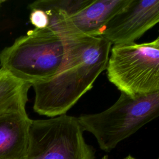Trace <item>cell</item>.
Returning <instances> with one entry per match:
<instances>
[{
	"label": "cell",
	"instance_id": "1",
	"mask_svg": "<svg viewBox=\"0 0 159 159\" xmlns=\"http://www.w3.org/2000/svg\"><path fill=\"white\" fill-rule=\"evenodd\" d=\"M48 27L59 35L65 47L63 64L50 80L33 84L34 110L53 117L65 114L93 86L106 70L112 44L102 36H91L79 30L66 13L45 12Z\"/></svg>",
	"mask_w": 159,
	"mask_h": 159
},
{
	"label": "cell",
	"instance_id": "2",
	"mask_svg": "<svg viewBox=\"0 0 159 159\" xmlns=\"http://www.w3.org/2000/svg\"><path fill=\"white\" fill-rule=\"evenodd\" d=\"M62 38L49 27L28 31L0 52V65L32 86L52 78L65 58Z\"/></svg>",
	"mask_w": 159,
	"mask_h": 159
},
{
	"label": "cell",
	"instance_id": "3",
	"mask_svg": "<svg viewBox=\"0 0 159 159\" xmlns=\"http://www.w3.org/2000/svg\"><path fill=\"white\" fill-rule=\"evenodd\" d=\"M159 116V92L137 96L123 93L109 108L78 119L84 131L92 134L99 148L109 152L144 125Z\"/></svg>",
	"mask_w": 159,
	"mask_h": 159
},
{
	"label": "cell",
	"instance_id": "4",
	"mask_svg": "<svg viewBox=\"0 0 159 159\" xmlns=\"http://www.w3.org/2000/svg\"><path fill=\"white\" fill-rule=\"evenodd\" d=\"M107 76L120 93L130 96L159 92V48L150 42L114 45Z\"/></svg>",
	"mask_w": 159,
	"mask_h": 159
},
{
	"label": "cell",
	"instance_id": "5",
	"mask_svg": "<svg viewBox=\"0 0 159 159\" xmlns=\"http://www.w3.org/2000/svg\"><path fill=\"white\" fill-rule=\"evenodd\" d=\"M84 132L78 117L66 114L31 120L27 159H94Z\"/></svg>",
	"mask_w": 159,
	"mask_h": 159
},
{
	"label": "cell",
	"instance_id": "6",
	"mask_svg": "<svg viewBox=\"0 0 159 159\" xmlns=\"http://www.w3.org/2000/svg\"><path fill=\"white\" fill-rule=\"evenodd\" d=\"M158 22L159 0H130L101 36L114 45L132 43Z\"/></svg>",
	"mask_w": 159,
	"mask_h": 159
},
{
	"label": "cell",
	"instance_id": "7",
	"mask_svg": "<svg viewBox=\"0 0 159 159\" xmlns=\"http://www.w3.org/2000/svg\"><path fill=\"white\" fill-rule=\"evenodd\" d=\"M31 120L26 111L0 115V159H27Z\"/></svg>",
	"mask_w": 159,
	"mask_h": 159
},
{
	"label": "cell",
	"instance_id": "8",
	"mask_svg": "<svg viewBox=\"0 0 159 159\" xmlns=\"http://www.w3.org/2000/svg\"><path fill=\"white\" fill-rule=\"evenodd\" d=\"M130 0H91L77 12L68 16L81 32L91 36H101L107 24L129 4Z\"/></svg>",
	"mask_w": 159,
	"mask_h": 159
},
{
	"label": "cell",
	"instance_id": "9",
	"mask_svg": "<svg viewBox=\"0 0 159 159\" xmlns=\"http://www.w3.org/2000/svg\"><path fill=\"white\" fill-rule=\"evenodd\" d=\"M31 86L0 68V115L26 111L27 94Z\"/></svg>",
	"mask_w": 159,
	"mask_h": 159
},
{
	"label": "cell",
	"instance_id": "10",
	"mask_svg": "<svg viewBox=\"0 0 159 159\" xmlns=\"http://www.w3.org/2000/svg\"><path fill=\"white\" fill-rule=\"evenodd\" d=\"M29 19L31 24L36 29H45L48 27L49 24L48 15L45 12L40 9H31Z\"/></svg>",
	"mask_w": 159,
	"mask_h": 159
},
{
	"label": "cell",
	"instance_id": "11",
	"mask_svg": "<svg viewBox=\"0 0 159 159\" xmlns=\"http://www.w3.org/2000/svg\"><path fill=\"white\" fill-rule=\"evenodd\" d=\"M150 43H151L153 46L155 47L156 48H159V35L157 37V38L155 40H153V42H151Z\"/></svg>",
	"mask_w": 159,
	"mask_h": 159
},
{
	"label": "cell",
	"instance_id": "12",
	"mask_svg": "<svg viewBox=\"0 0 159 159\" xmlns=\"http://www.w3.org/2000/svg\"><path fill=\"white\" fill-rule=\"evenodd\" d=\"M124 159H137V158H134V157H132V156H131V155H128V156L125 157Z\"/></svg>",
	"mask_w": 159,
	"mask_h": 159
},
{
	"label": "cell",
	"instance_id": "13",
	"mask_svg": "<svg viewBox=\"0 0 159 159\" xmlns=\"http://www.w3.org/2000/svg\"><path fill=\"white\" fill-rule=\"evenodd\" d=\"M101 159H109L108 158V157H107V155H104Z\"/></svg>",
	"mask_w": 159,
	"mask_h": 159
},
{
	"label": "cell",
	"instance_id": "14",
	"mask_svg": "<svg viewBox=\"0 0 159 159\" xmlns=\"http://www.w3.org/2000/svg\"><path fill=\"white\" fill-rule=\"evenodd\" d=\"M4 2V1H2V0H0V6H1V3H2V2Z\"/></svg>",
	"mask_w": 159,
	"mask_h": 159
},
{
	"label": "cell",
	"instance_id": "15",
	"mask_svg": "<svg viewBox=\"0 0 159 159\" xmlns=\"http://www.w3.org/2000/svg\"><path fill=\"white\" fill-rule=\"evenodd\" d=\"M157 159H159V156H158V157Z\"/></svg>",
	"mask_w": 159,
	"mask_h": 159
},
{
	"label": "cell",
	"instance_id": "16",
	"mask_svg": "<svg viewBox=\"0 0 159 159\" xmlns=\"http://www.w3.org/2000/svg\"><path fill=\"white\" fill-rule=\"evenodd\" d=\"M158 35H159V34H158Z\"/></svg>",
	"mask_w": 159,
	"mask_h": 159
}]
</instances>
